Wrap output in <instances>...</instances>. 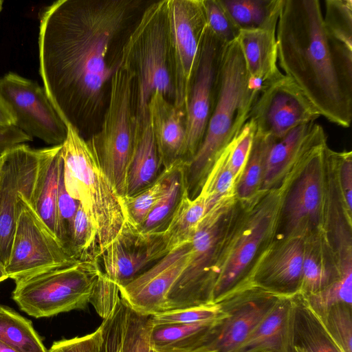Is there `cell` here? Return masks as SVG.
Masks as SVG:
<instances>
[{
  "instance_id": "13",
  "label": "cell",
  "mask_w": 352,
  "mask_h": 352,
  "mask_svg": "<svg viewBox=\"0 0 352 352\" xmlns=\"http://www.w3.org/2000/svg\"><path fill=\"white\" fill-rule=\"evenodd\" d=\"M226 44L207 26L186 110V162L194 156L204 139L214 102Z\"/></svg>"
},
{
  "instance_id": "4",
  "label": "cell",
  "mask_w": 352,
  "mask_h": 352,
  "mask_svg": "<svg viewBox=\"0 0 352 352\" xmlns=\"http://www.w3.org/2000/svg\"><path fill=\"white\" fill-rule=\"evenodd\" d=\"M118 63L137 82L135 118L138 133L148 121L152 95L161 93L174 100L173 64L166 1L155 2L143 12L120 52Z\"/></svg>"
},
{
  "instance_id": "1",
  "label": "cell",
  "mask_w": 352,
  "mask_h": 352,
  "mask_svg": "<svg viewBox=\"0 0 352 352\" xmlns=\"http://www.w3.org/2000/svg\"><path fill=\"white\" fill-rule=\"evenodd\" d=\"M133 2L59 0L43 11L38 37L44 89L64 122L80 130L102 103L117 64L111 46Z\"/></svg>"
},
{
  "instance_id": "45",
  "label": "cell",
  "mask_w": 352,
  "mask_h": 352,
  "mask_svg": "<svg viewBox=\"0 0 352 352\" xmlns=\"http://www.w3.org/2000/svg\"><path fill=\"white\" fill-rule=\"evenodd\" d=\"M126 305L120 297L115 309L100 324L102 342L100 352H122V334Z\"/></svg>"
},
{
  "instance_id": "55",
  "label": "cell",
  "mask_w": 352,
  "mask_h": 352,
  "mask_svg": "<svg viewBox=\"0 0 352 352\" xmlns=\"http://www.w3.org/2000/svg\"><path fill=\"white\" fill-rule=\"evenodd\" d=\"M3 1L2 0H0V12L2 10V8H3Z\"/></svg>"
},
{
  "instance_id": "48",
  "label": "cell",
  "mask_w": 352,
  "mask_h": 352,
  "mask_svg": "<svg viewBox=\"0 0 352 352\" xmlns=\"http://www.w3.org/2000/svg\"><path fill=\"white\" fill-rule=\"evenodd\" d=\"M340 162L341 186L349 214L352 210V160L351 153L338 154Z\"/></svg>"
},
{
  "instance_id": "53",
  "label": "cell",
  "mask_w": 352,
  "mask_h": 352,
  "mask_svg": "<svg viewBox=\"0 0 352 352\" xmlns=\"http://www.w3.org/2000/svg\"><path fill=\"white\" fill-rule=\"evenodd\" d=\"M192 352H214V351H210V350H207V349H199L197 350H195Z\"/></svg>"
},
{
  "instance_id": "19",
  "label": "cell",
  "mask_w": 352,
  "mask_h": 352,
  "mask_svg": "<svg viewBox=\"0 0 352 352\" xmlns=\"http://www.w3.org/2000/svg\"><path fill=\"white\" fill-rule=\"evenodd\" d=\"M274 216L273 208L262 206L259 208L249 219L223 263L214 267L216 281L212 296L213 304L251 285L247 275L248 267L268 234Z\"/></svg>"
},
{
  "instance_id": "43",
  "label": "cell",
  "mask_w": 352,
  "mask_h": 352,
  "mask_svg": "<svg viewBox=\"0 0 352 352\" xmlns=\"http://www.w3.org/2000/svg\"><path fill=\"white\" fill-rule=\"evenodd\" d=\"M79 204L80 202L72 197L65 189L63 166L56 204L55 236L66 250L74 219Z\"/></svg>"
},
{
  "instance_id": "57",
  "label": "cell",
  "mask_w": 352,
  "mask_h": 352,
  "mask_svg": "<svg viewBox=\"0 0 352 352\" xmlns=\"http://www.w3.org/2000/svg\"><path fill=\"white\" fill-rule=\"evenodd\" d=\"M150 352H154V351H153L152 350V349H151V351H150Z\"/></svg>"
},
{
  "instance_id": "9",
  "label": "cell",
  "mask_w": 352,
  "mask_h": 352,
  "mask_svg": "<svg viewBox=\"0 0 352 352\" xmlns=\"http://www.w3.org/2000/svg\"><path fill=\"white\" fill-rule=\"evenodd\" d=\"M31 194L21 195L9 258L5 266L14 281L43 272L67 267L73 258L32 208Z\"/></svg>"
},
{
  "instance_id": "12",
  "label": "cell",
  "mask_w": 352,
  "mask_h": 352,
  "mask_svg": "<svg viewBox=\"0 0 352 352\" xmlns=\"http://www.w3.org/2000/svg\"><path fill=\"white\" fill-rule=\"evenodd\" d=\"M320 116L298 86L283 74L262 88L249 120L256 131L279 140Z\"/></svg>"
},
{
  "instance_id": "16",
  "label": "cell",
  "mask_w": 352,
  "mask_h": 352,
  "mask_svg": "<svg viewBox=\"0 0 352 352\" xmlns=\"http://www.w3.org/2000/svg\"><path fill=\"white\" fill-rule=\"evenodd\" d=\"M0 156V261L6 266L16 224L20 197L31 194L33 188L38 149L21 144Z\"/></svg>"
},
{
  "instance_id": "11",
  "label": "cell",
  "mask_w": 352,
  "mask_h": 352,
  "mask_svg": "<svg viewBox=\"0 0 352 352\" xmlns=\"http://www.w3.org/2000/svg\"><path fill=\"white\" fill-rule=\"evenodd\" d=\"M0 100L14 119V126L25 134L52 146L61 145L67 126L36 82L14 73L0 78Z\"/></svg>"
},
{
  "instance_id": "50",
  "label": "cell",
  "mask_w": 352,
  "mask_h": 352,
  "mask_svg": "<svg viewBox=\"0 0 352 352\" xmlns=\"http://www.w3.org/2000/svg\"><path fill=\"white\" fill-rule=\"evenodd\" d=\"M14 126V119L10 111L0 100V128Z\"/></svg>"
},
{
  "instance_id": "36",
  "label": "cell",
  "mask_w": 352,
  "mask_h": 352,
  "mask_svg": "<svg viewBox=\"0 0 352 352\" xmlns=\"http://www.w3.org/2000/svg\"><path fill=\"white\" fill-rule=\"evenodd\" d=\"M67 250L78 261H100L101 252L96 231L80 204L74 219Z\"/></svg>"
},
{
  "instance_id": "38",
  "label": "cell",
  "mask_w": 352,
  "mask_h": 352,
  "mask_svg": "<svg viewBox=\"0 0 352 352\" xmlns=\"http://www.w3.org/2000/svg\"><path fill=\"white\" fill-rule=\"evenodd\" d=\"M342 352H352V305L336 304L317 315Z\"/></svg>"
},
{
  "instance_id": "31",
  "label": "cell",
  "mask_w": 352,
  "mask_h": 352,
  "mask_svg": "<svg viewBox=\"0 0 352 352\" xmlns=\"http://www.w3.org/2000/svg\"><path fill=\"white\" fill-rule=\"evenodd\" d=\"M0 341L19 352H48L32 322L1 305Z\"/></svg>"
},
{
  "instance_id": "33",
  "label": "cell",
  "mask_w": 352,
  "mask_h": 352,
  "mask_svg": "<svg viewBox=\"0 0 352 352\" xmlns=\"http://www.w3.org/2000/svg\"><path fill=\"white\" fill-rule=\"evenodd\" d=\"M232 20L240 30L263 26L279 13L281 0H221Z\"/></svg>"
},
{
  "instance_id": "22",
  "label": "cell",
  "mask_w": 352,
  "mask_h": 352,
  "mask_svg": "<svg viewBox=\"0 0 352 352\" xmlns=\"http://www.w3.org/2000/svg\"><path fill=\"white\" fill-rule=\"evenodd\" d=\"M278 14L259 28L240 30L238 36L250 77L262 88L283 74L278 67L276 29Z\"/></svg>"
},
{
  "instance_id": "17",
  "label": "cell",
  "mask_w": 352,
  "mask_h": 352,
  "mask_svg": "<svg viewBox=\"0 0 352 352\" xmlns=\"http://www.w3.org/2000/svg\"><path fill=\"white\" fill-rule=\"evenodd\" d=\"M167 253L163 232L143 233L126 219L120 234L101 254L102 272L123 287Z\"/></svg>"
},
{
  "instance_id": "26",
  "label": "cell",
  "mask_w": 352,
  "mask_h": 352,
  "mask_svg": "<svg viewBox=\"0 0 352 352\" xmlns=\"http://www.w3.org/2000/svg\"><path fill=\"white\" fill-rule=\"evenodd\" d=\"M315 122L298 126L279 140H275L267 151L261 190L274 186L284 173L297 161L309 142Z\"/></svg>"
},
{
  "instance_id": "24",
  "label": "cell",
  "mask_w": 352,
  "mask_h": 352,
  "mask_svg": "<svg viewBox=\"0 0 352 352\" xmlns=\"http://www.w3.org/2000/svg\"><path fill=\"white\" fill-rule=\"evenodd\" d=\"M61 145L38 149V166L30 203L55 236L56 204L63 169Z\"/></svg>"
},
{
  "instance_id": "3",
  "label": "cell",
  "mask_w": 352,
  "mask_h": 352,
  "mask_svg": "<svg viewBox=\"0 0 352 352\" xmlns=\"http://www.w3.org/2000/svg\"><path fill=\"white\" fill-rule=\"evenodd\" d=\"M261 89L250 77L238 38L226 43L207 129L200 146L186 165L190 199L199 194L221 152L250 119Z\"/></svg>"
},
{
  "instance_id": "37",
  "label": "cell",
  "mask_w": 352,
  "mask_h": 352,
  "mask_svg": "<svg viewBox=\"0 0 352 352\" xmlns=\"http://www.w3.org/2000/svg\"><path fill=\"white\" fill-rule=\"evenodd\" d=\"M304 298L318 316L331 306L336 304L352 305L351 258L342 265L338 276L324 289L316 294Z\"/></svg>"
},
{
  "instance_id": "20",
  "label": "cell",
  "mask_w": 352,
  "mask_h": 352,
  "mask_svg": "<svg viewBox=\"0 0 352 352\" xmlns=\"http://www.w3.org/2000/svg\"><path fill=\"white\" fill-rule=\"evenodd\" d=\"M305 243L300 237L287 241L265 268L252 275L251 285L279 298L299 294Z\"/></svg>"
},
{
  "instance_id": "6",
  "label": "cell",
  "mask_w": 352,
  "mask_h": 352,
  "mask_svg": "<svg viewBox=\"0 0 352 352\" xmlns=\"http://www.w3.org/2000/svg\"><path fill=\"white\" fill-rule=\"evenodd\" d=\"M109 85L108 107L101 130L87 142L102 172L122 199L126 196L129 168L138 135L135 78L118 63Z\"/></svg>"
},
{
  "instance_id": "39",
  "label": "cell",
  "mask_w": 352,
  "mask_h": 352,
  "mask_svg": "<svg viewBox=\"0 0 352 352\" xmlns=\"http://www.w3.org/2000/svg\"><path fill=\"white\" fill-rule=\"evenodd\" d=\"M151 316L140 314L126 305L122 334V352H150Z\"/></svg>"
},
{
  "instance_id": "41",
  "label": "cell",
  "mask_w": 352,
  "mask_h": 352,
  "mask_svg": "<svg viewBox=\"0 0 352 352\" xmlns=\"http://www.w3.org/2000/svg\"><path fill=\"white\" fill-rule=\"evenodd\" d=\"M235 177L229 165L227 146L216 160L199 195L221 200L231 190Z\"/></svg>"
},
{
  "instance_id": "28",
  "label": "cell",
  "mask_w": 352,
  "mask_h": 352,
  "mask_svg": "<svg viewBox=\"0 0 352 352\" xmlns=\"http://www.w3.org/2000/svg\"><path fill=\"white\" fill-rule=\"evenodd\" d=\"M294 346L305 352H342L319 317L300 295L294 296Z\"/></svg>"
},
{
  "instance_id": "51",
  "label": "cell",
  "mask_w": 352,
  "mask_h": 352,
  "mask_svg": "<svg viewBox=\"0 0 352 352\" xmlns=\"http://www.w3.org/2000/svg\"><path fill=\"white\" fill-rule=\"evenodd\" d=\"M8 278V277L6 272L5 266L3 265V263L0 261V283L3 282V280H5Z\"/></svg>"
},
{
  "instance_id": "25",
  "label": "cell",
  "mask_w": 352,
  "mask_h": 352,
  "mask_svg": "<svg viewBox=\"0 0 352 352\" xmlns=\"http://www.w3.org/2000/svg\"><path fill=\"white\" fill-rule=\"evenodd\" d=\"M164 169L148 118L136 139L128 171L125 197L134 195L151 185Z\"/></svg>"
},
{
  "instance_id": "44",
  "label": "cell",
  "mask_w": 352,
  "mask_h": 352,
  "mask_svg": "<svg viewBox=\"0 0 352 352\" xmlns=\"http://www.w3.org/2000/svg\"><path fill=\"white\" fill-rule=\"evenodd\" d=\"M207 26L223 42L238 38L239 29L234 24L221 0H203Z\"/></svg>"
},
{
  "instance_id": "15",
  "label": "cell",
  "mask_w": 352,
  "mask_h": 352,
  "mask_svg": "<svg viewBox=\"0 0 352 352\" xmlns=\"http://www.w3.org/2000/svg\"><path fill=\"white\" fill-rule=\"evenodd\" d=\"M326 135L316 124L312 136L302 154L304 166L293 184L283 207L285 228L289 232L316 223L322 201V168L327 156Z\"/></svg>"
},
{
  "instance_id": "42",
  "label": "cell",
  "mask_w": 352,
  "mask_h": 352,
  "mask_svg": "<svg viewBox=\"0 0 352 352\" xmlns=\"http://www.w3.org/2000/svg\"><path fill=\"white\" fill-rule=\"evenodd\" d=\"M218 304L166 310L151 316L153 324H191L217 318L221 315Z\"/></svg>"
},
{
  "instance_id": "18",
  "label": "cell",
  "mask_w": 352,
  "mask_h": 352,
  "mask_svg": "<svg viewBox=\"0 0 352 352\" xmlns=\"http://www.w3.org/2000/svg\"><path fill=\"white\" fill-rule=\"evenodd\" d=\"M191 246L190 241L170 250L126 285L119 287L125 305L145 316L166 311L168 296L188 263Z\"/></svg>"
},
{
  "instance_id": "10",
  "label": "cell",
  "mask_w": 352,
  "mask_h": 352,
  "mask_svg": "<svg viewBox=\"0 0 352 352\" xmlns=\"http://www.w3.org/2000/svg\"><path fill=\"white\" fill-rule=\"evenodd\" d=\"M175 87L174 105L186 113L207 22L203 0L166 1Z\"/></svg>"
},
{
  "instance_id": "40",
  "label": "cell",
  "mask_w": 352,
  "mask_h": 352,
  "mask_svg": "<svg viewBox=\"0 0 352 352\" xmlns=\"http://www.w3.org/2000/svg\"><path fill=\"white\" fill-rule=\"evenodd\" d=\"M324 23L338 40L352 49V1L326 0Z\"/></svg>"
},
{
  "instance_id": "29",
  "label": "cell",
  "mask_w": 352,
  "mask_h": 352,
  "mask_svg": "<svg viewBox=\"0 0 352 352\" xmlns=\"http://www.w3.org/2000/svg\"><path fill=\"white\" fill-rule=\"evenodd\" d=\"M218 203L201 195L191 199L186 191L163 232L168 252L191 241L199 222Z\"/></svg>"
},
{
  "instance_id": "35",
  "label": "cell",
  "mask_w": 352,
  "mask_h": 352,
  "mask_svg": "<svg viewBox=\"0 0 352 352\" xmlns=\"http://www.w3.org/2000/svg\"><path fill=\"white\" fill-rule=\"evenodd\" d=\"M274 140L270 135L255 130L249 155L236 185V191L239 198H249L261 185L266 155Z\"/></svg>"
},
{
  "instance_id": "14",
  "label": "cell",
  "mask_w": 352,
  "mask_h": 352,
  "mask_svg": "<svg viewBox=\"0 0 352 352\" xmlns=\"http://www.w3.org/2000/svg\"><path fill=\"white\" fill-rule=\"evenodd\" d=\"M279 298L253 285L228 296L217 303L221 315L201 349L235 352Z\"/></svg>"
},
{
  "instance_id": "21",
  "label": "cell",
  "mask_w": 352,
  "mask_h": 352,
  "mask_svg": "<svg viewBox=\"0 0 352 352\" xmlns=\"http://www.w3.org/2000/svg\"><path fill=\"white\" fill-rule=\"evenodd\" d=\"M148 116L164 168L184 160L186 113L161 93L155 92L148 104Z\"/></svg>"
},
{
  "instance_id": "5",
  "label": "cell",
  "mask_w": 352,
  "mask_h": 352,
  "mask_svg": "<svg viewBox=\"0 0 352 352\" xmlns=\"http://www.w3.org/2000/svg\"><path fill=\"white\" fill-rule=\"evenodd\" d=\"M65 123L67 132L61 147L65 187L93 223L102 254L120 234L126 219L122 199L100 168L87 141L74 126Z\"/></svg>"
},
{
  "instance_id": "23",
  "label": "cell",
  "mask_w": 352,
  "mask_h": 352,
  "mask_svg": "<svg viewBox=\"0 0 352 352\" xmlns=\"http://www.w3.org/2000/svg\"><path fill=\"white\" fill-rule=\"evenodd\" d=\"M292 298H280L235 352H295Z\"/></svg>"
},
{
  "instance_id": "2",
  "label": "cell",
  "mask_w": 352,
  "mask_h": 352,
  "mask_svg": "<svg viewBox=\"0 0 352 352\" xmlns=\"http://www.w3.org/2000/svg\"><path fill=\"white\" fill-rule=\"evenodd\" d=\"M278 65L321 116L352 121V49L326 28L318 0H281L276 29Z\"/></svg>"
},
{
  "instance_id": "52",
  "label": "cell",
  "mask_w": 352,
  "mask_h": 352,
  "mask_svg": "<svg viewBox=\"0 0 352 352\" xmlns=\"http://www.w3.org/2000/svg\"><path fill=\"white\" fill-rule=\"evenodd\" d=\"M0 352H19L0 341Z\"/></svg>"
},
{
  "instance_id": "46",
  "label": "cell",
  "mask_w": 352,
  "mask_h": 352,
  "mask_svg": "<svg viewBox=\"0 0 352 352\" xmlns=\"http://www.w3.org/2000/svg\"><path fill=\"white\" fill-rule=\"evenodd\" d=\"M120 300L118 285L101 274L95 287L90 303L98 315L103 319L107 318L115 309Z\"/></svg>"
},
{
  "instance_id": "8",
  "label": "cell",
  "mask_w": 352,
  "mask_h": 352,
  "mask_svg": "<svg viewBox=\"0 0 352 352\" xmlns=\"http://www.w3.org/2000/svg\"><path fill=\"white\" fill-rule=\"evenodd\" d=\"M229 204L223 198L199 222L188 263L169 293L166 311L213 304L215 259Z\"/></svg>"
},
{
  "instance_id": "7",
  "label": "cell",
  "mask_w": 352,
  "mask_h": 352,
  "mask_svg": "<svg viewBox=\"0 0 352 352\" xmlns=\"http://www.w3.org/2000/svg\"><path fill=\"white\" fill-rule=\"evenodd\" d=\"M102 273L99 262L79 261L15 281L12 299L34 318L85 308Z\"/></svg>"
},
{
  "instance_id": "56",
  "label": "cell",
  "mask_w": 352,
  "mask_h": 352,
  "mask_svg": "<svg viewBox=\"0 0 352 352\" xmlns=\"http://www.w3.org/2000/svg\"><path fill=\"white\" fill-rule=\"evenodd\" d=\"M1 158L0 156V175H1Z\"/></svg>"
},
{
  "instance_id": "32",
  "label": "cell",
  "mask_w": 352,
  "mask_h": 352,
  "mask_svg": "<svg viewBox=\"0 0 352 352\" xmlns=\"http://www.w3.org/2000/svg\"><path fill=\"white\" fill-rule=\"evenodd\" d=\"M340 269L329 264L319 245H305L299 295L308 298L329 285L339 274Z\"/></svg>"
},
{
  "instance_id": "47",
  "label": "cell",
  "mask_w": 352,
  "mask_h": 352,
  "mask_svg": "<svg viewBox=\"0 0 352 352\" xmlns=\"http://www.w3.org/2000/svg\"><path fill=\"white\" fill-rule=\"evenodd\" d=\"M102 331L99 327L94 332L53 343L48 352H100Z\"/></svg>"
},
{
  "instance_id": "49",
  "label": "cell",
  "mask_w": 352,
  "mask_h": 352,
  "mask_svg": "<svg viewBox=\"0 0 352 352\" xmlns=\"http://www.w3.org/2000/svg\"><path fill=\"white\" fill-rule=\"evenodd\" d=\"M32 140L33 138L14 126L0 128V154L14 146Z\"/></svg>"
},
{
  "instance_id": "54",
  "label": "cell",
  "mask_w": 352,
  "mask_h": 352,
  "mask_svg": "<svg viewBox=\"0 0 352 352\" xmlns=\"http://www.w3.org/2000/svg\"><path fill=\"white\" fill-rule=\"evenodd\" d=\"M295 352H305L302 349L299 347H294Z\"/></svg>"
},
{
  "instance_id": "34",
  "label": "cell",
  "mask_w": 352,
  "mask_h": 352,
  "mask_svg": "<svg viewBox=\"0 0 352 352\" xmlns=\"http://www.w3.org/2000/svg\"><path fill=\"white\" fill-rule=\"evenodd\" d=\"M174 166L175 162L164 168L157 179L143 190L134 195L122 198L126 220L136 227L141 226L166 192L171 179Z\"/></svg>"
},
{
  "instance_id": "30",
  "label": "cell",
  "mask_w": 352,
  "mask_h": 352,
  "mask_svg": "<svg viewBox=\"0 0 352 352\" xmlns=\"http://www.w3.org/2000/svg\"><path fill=\"white\" fill-rule=\"evenodd\" d=\"M187 162L180 160L175 162L169 185L138 228L145 234L162 233L168 227L180 201L187 191L186 168Z\"/></svg>"
},
{
  "instance_id": "27",
  "label": "cell",
  "mask_w": 352,
  "mask_h": 352,
  "mask_svg": "<svg viewBox=\"0 0 352 352\" xmlns=\"http://www.w3.org/2000/svg\"><path fill=\"white\" fill-rule=\"evenodd\" d=\"M221 315L211 320L191 324H153L151 349L154 352H192L197 350L204 346Z\"/></svg>"
}]
</instances>
